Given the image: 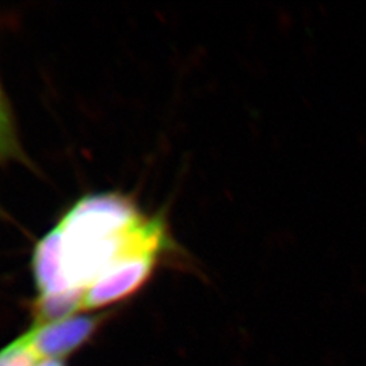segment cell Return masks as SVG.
Returning <instances> with one entry per match:
<instances>
[{
	"mask_svg": "<svg viewBox=\"0 0 366 366\" xmlns=\"http://www.w3.org/2000/svg\"><path fill=\"white\" fill-rule=\"evenodd\" d=\"M57 227L66 289L83 293L124 258H163L178 249L163 216H145L129 197L116 193L83 197Z\"/></svg>",
	"mask_w": 366,
	"mask_h": 366,
	"instance_id": "1",
	"label": "cell"
},
{
	"mask_svg": "<svg viewBox=\"0 0 366 366\" xmlns=\"http://www.w3.org/2000/svg\"><path fill=\"white\" fill-rule=\"evenodd\" d=\"M26 163V155L16 133L13 114L0 86V163Z\"/></svg>",
	"mask_w": 366,
	"mask_h": 366,
	"instance_id": "5",
	"label": "cell"
},
{
	"mask_svg": "<svg viewBox=\"0 0 366 366\" xmlns=\"http://www.w3.org/2000/svg\"><path fill=\"white\" fill-rule=\"evenodd\" d=\"M36 366H66V362H64V360L48 358V360H41Z\"/></svg>",
	"mask_w": 366,
	"mask_h": 366,
	"instance_id": "7",
	"label": "cell"
},
{
	"mask_svg": "<svg viewBox=\"0 0 366 366\" xmlns=\"http://www.w3.org/2000/svg\"><path fill=\"white\" fill-rule=\"evenodd\" d=\"M105 319V314H79L51 323H33L26 332L41 360H66L90 340Z\"/></svg>",
	"mask_w": 366,
	"mask_h": 366,
	"instance_id": "3",
	"label": "cell"
},
{
	"mask_svg": "<svg viewBox=\"0 0 366 366\" xmlns=\"http://www.w3.org/2000/svg\"><path fill=\"white\" fill-rule=\"evenodd\" d=\"M162 257L136 255L110 266L84 292L83 312H92L127 300L152 278Z\"/></svg>",
	"mask_w": 366,
	"mask_h": 366,
	"instance_id": "2",
	"label": "cell"
},
{
	"mask_svg": "<svg viewBox=\"0 0 366 366\" xmlns=\"http://www.w3.org/2000/svg\"><path fill=\"white\" fill-rule=\"evenodd\" d=\"M41 361L27 332L0 349V366H36Z\"/></svg>",
	"mask_w": 366,
	"mask_h": 366,
	"instance_id": "6",
	"label": "cell"
},
{
	"mask_svg": "<svg viewBox=\"0 0 366 366\" xmlns=\"http://www.w3.org/2000/svg\"><path fill=\"white\" fill-rule=\"evenodd\" d=\"M31 266L39 296H53L74 292L66 289L64 281L61 261V232L57 225L36 244Z\"/></svg>",
	"mask_w": 366,
	"mask_h": 366,
	"instance_id": "4",
	"label": "cell"
}]
</instances>
